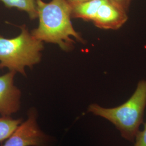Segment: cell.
<instances>
[{"label": "cell", "instance_id": "cell-9", "mask_svg": "<svg viewBox=\"0 0 146 146\" xmlns=\"http://www.w3.org/2000/svg\"><path fill=\"white\" fill-rule=\"evenodd\" d=\"M134 146H146V123L143 129L139 131L136 136Z\"/></svg>", "mask_w": 146, "mask_h": 146}, {"label": "cell", "instance_id": "cell-2", "mask_svg": "<svg viewBox=\"0 0 146 146\" xmlns=\"http://www.w3.org/2000/svg\"><path fill=\"white\" fill-rule=\"evenodd\" d=\"M146 107V80L140 81L134 93L125 103L114 108L96 104L89 106V112L109 121L127 141L135 142L143 123Z\"/></svg>", "mask_w": 146, "mask_h": 146}, {"label": "cell", "instance_id": "cell-5", "mask_svg": "<svg viewBox=\"0 0 146 146\" xmlns=\"http://www.w3.org/2000/svg\"><path fill=\"white\" fill-rule=\"evenodd\" d=\"M128 20L127 11L109 0L100 7L93 21L96 27L104 29H118Z\"/></svg>", "mask_w": 146, "mask_h": 146}, {"label": "cell", "instance_id": "cell-10", "mask_svg": "<svg viewBox=\"0 0 146 146\" xmlns=\"http://www.w3.org/2000/svg\"><path fill=\"white\" fill-rule=\"evenodd\" d=\"M115 5L120 7L125 11H128L132 0H109Z\"/></svg>", "mask_w": 146, "mask_h": 146}, {"label": "cell", "instance_id": "cell-11", "mask_svg": "<svg viewBox=\"0 0 146 146\" xmlns=\"http://www.w3.org/2000/svg\"><path fill=\"white\" fill-rule=\"evenodd\" d=\"M66 2L68 3L70 7L72 5H75L76 4H78L81 2H84L86 1H88L89 0H65Z\"/></svg>", "mask_w": 146, "mask_h": 146}, {"label": "cell", "instance_id": "cell-1", "mask_svg": "<svg viewBox=\"0 0 146 146\" xmlns=\"http://www.w3.org/2000/svg\"><path fill=\"white\" fill-rule=\"evenodd\" d=\"M38 26L31 35L43 42L56 44L64 51L73 49L75 43H84V38L74 28L71 21V7L65 0L45 2L36 0Z\"/></svg>", "mask_w": 146, "mask_h": 146}, {"label": "cell", "instance_id": "cell-6", "mask_svg": "<svg viewBox=\"0 0 146 146\" xmlns=\"http://www.w3.org/2000/svg\"><path fill=\"white\" fill-rule=\"evenodd\" d=\"M107 0H89L71 6L72 18L93 21L100 8Z\"/></svg>", "mask_w": 146, "mask_h": 146}, {"label": "cell", "instance_id": "cell-3", "mask_svg": "<svg viewBox=\"0 0 146 146\" xmlns=\"http://www.w3.org/2000/svg\"><path fill=\"white\" fill-rule=\"evenodd\" d=\"M20 29V34L13 38L0 35V69L7 68L26 76V67L32 68L40 62L44 46L25 25Z\"/></svg>", "mask_w": 146, "mask_h": 146}, {"label": "cell", "instance_id": "cell-4", "mask_svg": "<svg viewBox=\"0 0 146 146\" xmlns=\"http://www.w3.org/2000/svg\"><path fill=\"white\" fill-rule=\"evenodd\" d=\"M16 73L13 71L0 76V115L10 116L20 107L21 93L14 84Z\"/></svg>", "mask_w": 146, "mask_h": 146}, {"label": "cell", "instance_id": "cell-7", "mask_svg": "<svg viewBox=\"0 0 146 146\" xmlns=\"http://www.w3.org/2000/svg\"><path fill=\"white\" fill-rule=\"evenodd\" d=\"M6 7L15 8L27 13L31 20L37 18L36 0H0Z\"/></svg>", "mask_w": 146, "mask_h": 146}, {"label": "cell", "instance_id": "cell-8", "mask_svg": "<svg viewBox=\"0 0 146 146\" xmlns=\"http://www.w3.org/2000/svg\"><path fill=\"white\" fill-rule=\"evenodd\" d=\"M21 123V119H14L11 116L1 117L0 142L8 139Z\"/></svg>", "mask_w": 146, "mask_h": 146}]
</instances>
